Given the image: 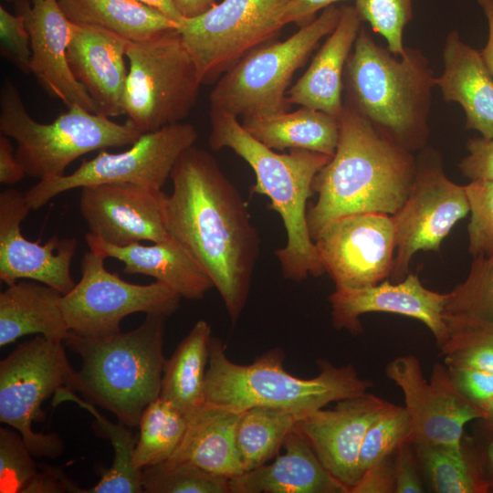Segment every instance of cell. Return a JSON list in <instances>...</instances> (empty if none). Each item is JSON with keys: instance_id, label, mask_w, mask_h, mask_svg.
<instances>
[{"instance_id": "obj_1", "label": "cell", "mask_w": 493, "mask_h": 493, "mask_svg": "<svg viewBox=\"0 0 493 493\" xmlns=\"http://www.w3.org/2000/svg\"><path fill=\"white\" fill-rule=\"evenodd\" d=\"M166 196L168 233L211 278L233 326L246 307L259 236L242 194L215 158L194 144L175 163Z\"/></svg>"}, {"instance_id": "obj_2", "label": "cell", "mask_w": 493, "mask_h": 493, "mask_svg": "<svg viewBox=\"0 0 493 493\" xmlns=\"http://www.w3.org/2000/svg\"><path fill=\"white\" fill-rule=\"evenodd\" d=\"M417 161L346 102L336 151L314 178L316 203L307 210L312 240L330 222L350 215H393L404 203Z\"/></svg>"}, {"instance_id": "obj_3", "label": "cell", "mask_w": 493, "mask_h": 493, "mask_svg": "<svg viewBox=\"0 0 493 493\" xmlns=\"http://www.w3.org/2000/svg\"><path fill=\"white\" fill-rule=\"evenodd\" d=\"M209 119L211 150L228 148L246 162L256 174L251 194L268 197L283 221L287 243L275 255L284 278L301 282L308 276H322L325 270L308 226L307 203L314 194L315 176L331 157L303 149L279 153L255 139L230 113L209 110Z\"/></svg>"}, {"instance_id": "obj_4", "label": "cell", "mask_w": 493, "mask_h": 493, "mask_svg": "<svg viewBox=\"0 0 493 493\" xmlns=\"http://www.w3.org/2000/svg\"><path fill=\"white\" fill-rule=\"evenodd\" d=\"M435 86L436 77L419 49L405 47L395 56L362 26L344 69V102L380 133L412 152L423 150Z\"/></svg>"}, {"instance_id": "obj_5", "label": "cell", "mask_w": 493, "mask_h": 493, "mask_svg": "<svg viewBox=\"0 0 493 493\" xmlns=\"http://www.w3.org/2000/svg\"><path fill=\"white\" fill-rule=\"evenodd\" d=\"M283 350L265 351L249 364L228 359L226 345L216 337L209 344L205 401L245 411L255 406L278 408L301 418L332 402L367 393L373 386L352 364L336 366L317 360L319 374L302 379L284 368Z\"/></svg>"}, {"instance_id": "obj_6", "label": "cell", "mask_w": 493, "mask_h": 493, "mask_svg": "<svg viewBox=\"0 0 493 493\" xmlns=\"http://www.w3.org/2000/svg\"><path fill=\"white\" fill-rule=\"evenodd\" d=\"M166 318L146 314L136 329L100 338L70 331L65 342L81 359L76 391L119 423L139 425L144 409L160 396Z\"/></svg>"}, {"instance_id": "obj_7", "label": "cell", "mask_w": 493, "mask_h": 493, "mask_svg": "<svg viewBox=\"0 0 493 493\" xmlns=\"http://www.w3.org/2000/svg\"><path fill=\"white\" fill-rule=\"evenodd\" d=\"M0 131L16 142V156L26 174L40 180L64 175L66 168L86 153L131 145L142 134L128 121L121 124L79 106L50 123L38 122L8 79L0 90Z\"/></svg>"}, {"instance_id": "obj_8", "label": "cell", "mask_w": 493, "mask_h": 493, "mask_svg": "<svg viewBox=\"0 0 493 493\" xmlns=\"http://www.w3.org/2000/svg\"><path fill=\"white\" fill-rule=\"evenodd\" d=\"M341 15V6L330 5L287 39L271 40L246 54L215 83L209 94L210 110L242 119L289 111L288 91L295 72L334 30Z\"/></svg>"}, {"instance_id": "obj_9", "label": "cell", "mask_w": 493, "mask_h": 493, "mask_svg": "<svg viewBox=\"0 0 493 493\" xmlns=\"http://www.w3.org/2000/svg\"><path fill=\"white\" fill-rule=\"evenodd\" d=\"M126 58L123 109L130 123L143 134L189 115L202 83L177 28L145 41H130Z\"/></svg>"}, {"instance_id": "obj_10", "label": "cell", "mask_w": 493, "mask_h": 493, "mask_svg": "<svg viewBox=\"0 0 493 493\" xmlns=\"http://www.w3.org/2000/svg\"><path fill=\"white\" fill-rule=\"evenodd\" d=\"M62 387L76 391L77 372L61 341L37 335L0 362V422L22 435L34 456L55 458L64 450L58 434L32 428L45 417L42 404Z\"/></svg>"}, {"instance_id": "obj_11", "label": "cell", "mask_w": 493, "mask_h": 493, "mask_svg": "<svg viewBox=\"0 0 493 493\" xmlns=\"http://www.w3.org/2000/svg\"><path fill=\"white\" fill-rule=\"evenodd\" d=\"M289 0H223L178 25L202 85L215 84L254 48L273 40L285 26Z\"/></svg>"}, {"instance_id": "obj_12", "label": "cell", "mask_w": 493, "mask_h": 493, "mask_svg": "<svg viewBox=\"0 0 493 493\" xmlns=\"http://www.w3.org/2000/svg\"><path fill=\"white\" fill-rule=\"evenodd\" d=\"M105 258L92 250L86 252L80 280L63 295L62 310L71 332L106 337L121 331V322L128 315L169 317L179 309L182 297L172 288L157 280L148 285L125 281L106 269Z\"/></svg>"}, {"instance_id": "obj_13", "label": "cell", "mask_w": 493, "mask_h": 493, "mask_svg": "<svg viewBox=\"0 0 493 493\" xmlns=\"http://www.w3.org/2000/svg\"><path fill=\"white\" fill-rule=\"evenodd\" d=\"M197 137L195 127L183 122L143 133L124 152L101 150L68 175L40 180L25 193L26 200L31 210H37L59 194L94 184L130 183L162 190L180 155Z\"/></svg>"}, {"instance_id": "obj_14", "label": "cell", "mask_w": 493, "mask_h": 493, "mask_svg": "<svg viewBox=\"0 0 493 493\" xmlns=\"http://www.w3.org/2000/svg\"><path fill=\"white\" fill-rule=\"evenodd\" d=\"M416 161L411 190L402 206L391 215L396 235L390 276L394 282L409 274V265L416 252L439 251L455 225L469 213L465 186L446 175L436 151H422Z\"/></svg>"}, {"instance_id": "obj_15", "label": "cell", "mask_w": 493, "mask_h": 493, "mask_svg": "<svg viewBox=\"0 0 493 493\" xmlns=\"http://www.w3.org/2000/svg\"><path fill=\"white\" fill-rule=\"evenodd\" d=\"M385 375L404 393L412 422L411 443L459 447L466 424L485 417L456 387L446 364L435 363L428 382L417 357L402 355L387 363Z\"/></svg>"}, {"instance_id": "obj_16", "label": "cell", "mask_w": 493, "mask_h": 493, "mask_svg": "<svg viewBox=\"0 0 493 493\" xmlns=\"http://www.w3.org/2000/svg\"><path fill=\"white\" fill-rule=\"evenodd\" d=\"M335 288L372 286L391 276L396 249L392 216L354 214L326 225L314 239Z\"/></svg>"}, {"instance_id": "obj_17", "label": "cell", "mask_w": 493, "mask_h": 493, "mask_svg": "<svg viewBox=\"0 0 493 493\" xmlns=\"http://www.w3.org/2000/svg\"><path fill=\"white\" fill-rule=\"evenodd\" d=\"M166 196L161 189L130 183L81 188L80 212L91 235L125 246L143 240H166Z\"/></svg>"}, {"instance_id": "obj_18", "label": "cell", "mask_w": 493, "mask_h": 493, "mask_svg": "<svg viewBox=\"0 0 493 493\" xmlns=\"http://www.w3.org/2000/svg\"><path fill=\"white\" fill-rule=\"evenodd\" d=\"M30 210L25 193L10 188L0 194V279L7 285L31 279L65 295L76 285L70 267L78 241L56 235L43 245L29 241L20 226Z\"/></svg>"}, {"instance_id": "obj_19", "label": "cell", "mask_w": 493, "mask_h": 493, "mask_svg": "<svg viewBox=\"0 0 493 493\" xmlns=\"http://www.w3.org/2000/svg\"><path fill=\"white\" fill-rule=\"evenodd\" d=\"M392 404L370 393L336 402L303 416L297 427L326 469L347 488L359 481V457L369 427Z\"/></svg>"}, {"instance_id": "obj_20", "label": "cell", "mask_w": 493, "mask_h": 493, "mask_svg": "<svg viewBox=\"0 0 493 493\" xmlns=\"http://www.w3.org/2000/svg\"><path fill=\"white\" fill-rule=\"evenodd\" d=\"M447 293L425 288L417 275L409 273L403 280L382 281L360 288H335L329 296L331 323L336 330L352 335L363 331L360 317L370 312L404 315L424 323L434 335L438 347L449 339L444 319Z\"/></svg>"}, {"instance_id": "obj_21", "label": "cell", "mask_w": 493, "mask_h": 493, "mask_svg": "<svg viewBox=\"0 0 493 493\" xmlns=\"http://www.w3.org/2000/svg\"><path fill=\"white\" fill-rule=\"evenodd\" d=\"M15 5L30 36V68L39 85L68 108L79 106L98 113L95 102L70 69L68 47L75 25L67 18L58 0H24Z\"/></svg>"}, {"instance_id": "obj_22", "label": "cell", "mask_w": 493, "mask_h": 493, "mask_svg": "<svg viewBox=\"0 0 493 493\" xmlns=\"http://www.w3.org/2000/svg\"><path fill=\"white\" fill-rule=\"evenodd\" d=\"M130 41L99 28L76 26L68 47L72 74L98 108L109 118L123 115L129 69L125 59Z\"/></svg>"}, {"instance_id": "obj_23", "label": "cell", "mask_w": 493, "mask_h": 493, "mask_svg": "<svg viewBox=\"0 0 493 493\" xmlns=\"http://www.w3.org/2000/svg\"><path fill=\"white\" fill-rule=\"evenodd\" d=\"M86 242L89 250L104 257H112L124 264L126 274H142L155 278L190 300L202 299L215 288L214 283L190 251L171 235L152 245L140 242L125 246L108 244L88 233Z\"/></svg>"}, {"instance_id": "obj_24", "label": "cell", "mask_w": 493, "mask_h": 493, "mask_svg": "<svg viewBox=\"0 0 493 493\" xmlns=\"http://www.w3.org/2000/svg\"><path fill=\"white\" fill-rule=\"evenodd\" d=\"M282 448L285 452L272 462L229 478L230 493H349L326 469L297 425Z\"/></svg>"}, {"instance_id": "obj_25", "label": "cell", "mask_w": 493, "mask_h": 493, "mask_svg": "<svg viewBox=\"0 0 493 493\" xmlns=\"http://www.w3.org/2000/svg\"><path fill=\"white\" fill-rule=\"evenodd\" d=\"M340 21L313 58L309 68L288 91L291 105L320 110L340 118L343 75L363 22L354 5H341Z\"/></svg>"}, {"instance_id": "obj_26", "label": "cell", "mask_w": 493, "mask_h": 493, "mask_svg": "<svg viewBox=\"0 0 493 493\" xmlns=\"http://www.w3.org/2000/svg\"><path fill=\"white\" fill-rule=\"evenodd\" d=\"M443 63V72L436 78L443 99L462 107L467 129L493 138V77L481 53L454 30L446 38Z\"/></svg>"}, {"instance_id": "obj_27", "label": "cell", "mask_w": 493, "mask_h": 493, "mask_svg": "<svg viewBox=\"0 0 493 493\" xmlns=\"http://www.w3.org/2000/svg\"><path fill=\"white\" fill-rule=\"evenodd\" d=\"M242 412L205 402L187 416L184 436L169 458L189 461L212 474L232 478L244 473L236 449Z\"/></svg>"}, {"instance_id": "obj_28", "label": "cell", "mask_w": 493, "mask_h": 493, "mask_svg": "<svg viewBox=\"0 0 493 493\" xmlns=\"http://www.w3.org/2000/svg\"><path fill=\"white\" fill-rule=\"evenodd\" d=\"M62 298L56 288L35 280L8 285L0 293V347L28 334L65 341L70 330Z\"/></svg>"}, {"instance_id": "obj_29", "label": "cell", "mask_w": 493, "mask_h": 493, "mask_svg": "<svg viewBox=\"0 0 493 493\" xmlns=\"http://www.w3.org/2000/svg\"><path fill=\"white\" fill-rule=\"evenodd\" d=\"M241 123L255 139L275 151L303 149L331 157L340 136V118L305 106L276 116L242 119Z\"/></svg>"}, {"instance_id": "obj_30", "label": "cell", "mask_w": 493, "mask_h": 493, "mask_svg": "<svg viewBox=\"0 0 493 493\" xmlns=\"http://www.w3.org/2000/svg\"><path fill=\"white\" fill-rule=\"evenodd\" d=\"M67 18L76 26L109 31L131 42H141L178 24L160 11L136 0H58Z\"/></svg>"}, {"instance_id": "obj_31", "label": "cell", "mask_w": 493, "mask_h": 493, "mask_svg": "<svg viewBox=\"0 0 493 493\" xmlns=\"http://www.w3.org/2000/svg\"><path fill=\"white\" fill-rule=\"evenodd\" d=\"M211 326L199 320L166 361L160 398L186 416L205 401V375L209 359Z\"/></svg>"}, {"instance_id": "obj_32", "label": "cell", "mask_w": 493, "mask_h": 493, "mask_svg": "<svg viewBox=\"0 0 493 493\" xmlns=\"http://www.w3.org/2000/svg\"><path fill=\"white\" fill-rule=\"evenodd\" d=\"M419 467L437 493H485L491 485L482 457L459 447L423 442L412 443Z\"/></svg>"}, {"instance_id": "obj_33", "label": "cell", "mask_w": 493, "mask_h": 493, "mask_svg": "<svg viewBox=\"0 0 493 493\" xmlns=\"http://www.w3.org/2000/svg\"><path fill=\"white\" fill-rule=\"evenodd\" d=\"M301 417L292 412L255 406L242 412L236 428V449L244 472L279 455L288 433Z\"/></svg>"}, {"instance_id": "obj_34", "label": "cell", "mask_w": 493, "mask_h": 493, "mask_svg": "<svg viewBox=\"0 0 493 493\" xmlns=\"http://www.w3.org/2000/svg\"><path fill=\"white\" fill-rule=\"evenodd\" d=\"M63 402L75 403L94 416L98 425L101 428L107 438L110 439L114 457L111 467L104 473L100 481L89 489H83L85 493H141V469L134 467L133 454L137 439L127 428L128 426L119 423L113 424L103 416L95 407L86 400H82L75 394V392L62 387L53 395V405Z\"/></svg>"}, {"instance_id": "obj_35", "label": "cell", "mask_w": 493, "mask_h": 493, "mask_svg": "<svg viewBox=\"0 0 493 493\" xmlns=\"http://www.w3.org/2000/svg\"><path fill=\"white\" fill-rule=\"evenodd\" d=\"M443 314L448 331L493 327V254L473 257L466 280L447 293Z\"/></svg>"}, {"instance_id": "obj_36", "label": "cell", "mask_w": 493, "mask_h": 493, "mask_svg": "<svg viewBox=\"0 0 493 493\" xmlns=\"http://www.w3.org/2000/svg\"><path fill=\"white\" fill-rule=\"evenodd\" d=\"M187 424V416L169 402L160 397L152 402L140 418L134 467L142 470L168 460L180 446Z\"/></svg>"}, {"instance_id": "obj_37", "label": "cell", "mask_w": 493, "mask_h": 493, "mask_svg": "<svg viewBox=\"0 0 493 493\" xmlns=\"http://www.w3.org/2000/svg\"><path fill=\"white\" fill-rule=\"evenodd\" d=\"M143 493H230L229 478L189 461L166 460L141 470Z\"/></svg>"}, {"instance_id": "obj_38", "label": "cell", "mask_w": 493, "mask_h": 493, "mask_svg": "<svg viewBox=\"0 0 493 493\" xmlns=\"http://www.w3.org/2000/svg\"><path fill=\"white\" fill-rule=\"evenodd\" d=\"M412 432L411 417L405 406L393 404L368 429L359 457L361 477L378 461L393 455Z\"/></svg>"}, {"instance_id": "obj_39", "label": "cell", "mask_w": 493, "mask_h": 493, "mask_svg": "<svg viewBox=\"0 0 493 493\" xmlns=\"http://www.w3.org/2000/svg\"><path fill=\"white\" fill-rule=\"evenodd\" d=\"M440 354L447 367L493 372V327L464 326L449 330Z\"/></svg>"}, {"instance_id": "obj_40", "label": "cell", "mask_w": 493, "mask_h": 493, "mask_svg": "<svg viewBox=\"0 0 493 493\" xmlns=\"http://www.w3.org/2000/svg\"><path fill=\"white\" fill-rule=\"evenodd\" d=\"M354 7L362 21L387 42L388 50L395 56L405 52L403 35L413 18V0H354Z\"/></svg>"}, {"instance_id": "obj_41", "label": "cell", "mask_w": 493, "mask_h": 493, "mask_svg": "<svg viewBox=\"0 0 493 493\" xmlns=\"http://www.w3.org/2000/svg\"><path fill=\"white\" fill-rule=\"evenodd\" d=\"M33 454L16 430L0 428V492L24 493L38 472Z\"/></svg>"}, {"instance_id": "obj_42", "label": "cell", "mask_w": 493, "mask_h": 493, "mask_svg": "<svg viewBox=\"0 0 493 493\" xmlns=\"http://www.w3.org/2000/svg\"><path fill=\"white\" fill-rule=\"evenodd\" d=\"M471 213L468 251L473 257L493 254V182L471 181L465 185Z\"/></svg>"}, {"instance_id": "obj_43", "label": "cell", "mask_w": 493, "mask_h": 493, "mask_svg": "<svg viewBox=\"0 0 493 493\" xmlns=\"http://www.w3.org/2000/svg\"><path fill=\"white\" fill-rule=\"evenodd\" d=\"M0 54L24 73H31L30 36L22 15L0 6Z\"/></svg>"}, {"instance_id": "obj_44", "label": "cell", "mask_w": 493, "mask_h": 493, "mask_svg": "<svg viewBox=\"0 0 493 493\" xmlns=\"http://www.w3.org/2000/svg\"><path fill=\"white\" fill-rule=\"evenodd\" d=\"M447 368L456 387L471 403L483 410L493 400V372Z\"/></svg>"}, {"instance_id": "obj_45", "label": "cell", "mask_w": 493, "mask_h": 493, "mask_svg": "<svg viewBox=\"0 0 493 493\" xmlns=\"http://www.w3.org/2000/svg\"><path fill=\"white\" fill-rule=\"evenodd\" d=\"M468 154L458 167L470 181L493 182V138L476 137L467 142Z\"/></svg>"}, {"instance_id": "obj_46", "label": "cell", "mask_w": 493, "mask_h": 493, "mask_svg": "<svg viewBox=\"0 0 493 493\" xmlns=\"http://www.w3.org/2000/svg\"><path fill=\"white\" fill-rule=\"evenodd\" d=\"M418 467L419 464L412 443L409 441L404 442L394 454V493L425 492L419 477Z\"/></svg>"}, {"instance_id": "obj_47", "label": "cell", "mask_w": 493, "mask_h": 493, "mask_svg": "<svg viewBox=\"0 0 493 493\" xmlns=\"http://www.w3.org/2000/svg\"><path fill=\"white\" fill-rule=\"evenodd\" d=\"M394 454L378 461L366 469L359 481L351 488L350 493L394 492Z\"/></svg>"}, {"instance_id": "obj_48", "label": "cell", "mask_w": 493, "mask_h": 493, "mask_svg": "<svg viewBox=\"0 0 493 493\" xmlns=\"http://www.w3.org/2000/svg\"><path fill=\"white\" fill-rule=\"evenodd\" d=\"M82 488L58 467L46 466L26 488L24 493L81 492Z\"/></svg>"}, {"instance_id": "obj_49", "label": "cell", "mask_w": 493, "mask_h": 493, "mask_svg": "<svg viewBox=\"0 0 493 493\" xmlns=\"http://www.w3.org/2000/svg\"><path fill=\"white\" fill-rule=\"evenodd\" d=\"M341 1L346 0H289L282 16L283 24L295 23L301 27L313 21L319 11Z\"/></svg>"}, {"instance_id": "obj_50", "label": "cell", "mask_w": 493, "mask_h": 493, "mask_svg": "<svg viewBox=\"0 0 493 493\" xmlns=\"http://www.w3.org/2000/svg\"><path fill=\"white\" fill-rule=\"evenodd\" d=\"M26 172L19 163L7 136L0 135V183L12 185L20 182L25 176Z\"/></svg>"}, {"instance_id": "obj_51", "label": "cell", "mask_w": 493, "mask_h": 493, "mask_svg": "<svg viewBox=\"0 0 493 493\" xmlns=\"http://www.w3.org/2000/svg\"><path fill=\"white\" fill-rule=\"evenodd\" d=\"M488 26V37L485 47L480 51L482 58L493 77V0H477Z\"/></svg>"}, {"instance_id": "obj_52", "label": "cell", "mask_w": 493, "mask_h": 493, "mask_svg": "<svg viewBox=\"0 0 493 493\" xmlns=\"http://www.w3.org/2000/svg\"><path fill=\"white\" fill-rule=\"evenodd\" d=\"M173 2L185 18L200 16L216 4L215 0H173Z\"/></svg>"}, {"instance_id": "obj_53", "label": "cell", "mask_w": 493, "mask_h": 493, "mask_svg": "<svg viewBox=\"0 0 493 493\" xmlns=\"http://www.w3.org/2000/svg\"><path fill=\"white\" fill-rule=\"evenodd\" d=\"M142 4H144L148 6H151L161 13H163L164 16H166L169 19L175 22L179 25V23L184 18L178 8L175 6L173 0H136Z\"/></svg>"}, {"instance_id": "obj_54", "label": "cell", "mask_w": 493, "mask_h": 493, "mask_svg": "<svg viewBox=\"0 0 493 493\" xmlns=\"http://www.w3.org/2000/svg\"><path fill=\"white\" fill-rule=\"evenodd\" d=\"M484 469L488 472V481L493 485V435H488V442L487 443L484 454L482 456Z\"/></svg>"}, {"instance_id": "obj_55", "label": "cell", "mask_w": 493, "mask_h": 493, "mask_svg": "<svg viewBox=\"0 0 493 493\" xmlns=\"http://www.w3.org/2000/svg\"><path fill=\"white\" fill-rule=\"evenodd\" d=\"M485 417L481 419L485 431L493 435V400L483 409Z\"/></svg>"}, {"instance_id": "obj_56", "label": "cell", "mask_w": 493, "mask_h": 493, "mask_svg": "<svg viewBox=\"0 0 493 493\" xmlns=\"http://www.w3.org/2000/svg\"><path fill=\"white\" fill-rule=\"evenodd\" d=\"M7 2H11V3H16V2H19V1H24V0H6Z\"/></svg>"}]
</instances>
